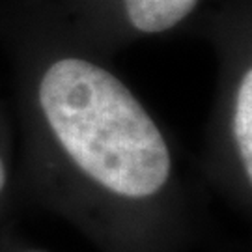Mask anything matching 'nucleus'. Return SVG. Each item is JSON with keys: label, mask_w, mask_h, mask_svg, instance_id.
Wrapping results in <instances>:
<instances>
[{"label": "nucleus", "mask_w": 252, "mask_h": 252, "mask_svg": "<svg viewBox=\"0 0 252 252\" xmlns=\"http://www.w3.org/2000/svg\"><path fill=\"white\" fill-rule=\"evenodd\" d=\"M4 185H6V168H4L2 159H0V190L4 189Z\"/></svg>", "instance_id": "4"}, {"label": "nucleus", "mask_w": 252, "mask_h": 252, "mask_svg": "<svg viewBox=\"0 0 252 252\" xmlns=\"http://www.w3.org/2000/svg\"><path fill=\"white\" fill-rule=\"evenodd\" d=\"M39 105L73 162L107 190L146 198L170 176V152L152 116L124 82L81 58L47 67Z\"/></svg>", "instance_id": "1"}, {"label": "nucleus", "mask_w": 252, "mask_h": 252, "mask_svg": "<svg viewBox=\"0 0 252 252\" xmlns=\"http://www.w3.org/2000/svg\"><path fill=\"white\" fill-rule=\"evenodd\" d=\"M234 135L247 178H252V71L243 75L234 112Z\"/></svg>", "instance_id": "3"}, {"label": "nucleus", "mask_w": 252, "mask_h": 252, "mask_svg": "<svg viewBox=\"0 0 252 252\" xmlns=\"http://www.w3.org/2000/svg\"><path fill=\"white\" fill-rule=\"evenodd\" d=\"M131 25L142 32H164L194 9L198 0H124Z\"/></svg>", "instance_id": "2"}]
</instances>
